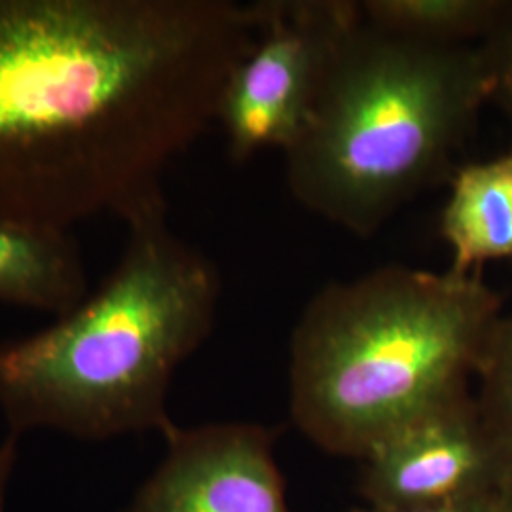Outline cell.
Here are the masks:
<instances>
[{
    "label": "cell",
    "instance_id": "obj_1",
    "mask_svg": "<svg viewBox=\"0 0 512 512\" xmlns=\"http://www.w3.org/2000/svg\"><path fill=\"white\" fill-rule=\"evenodd\" d=\"M258 21L234 0H0V220L73 234L167 207Z\"/></svg>",
    "mask_w": 512,
    "mask_h": 512
},
{
    "label": "cell",
    "instance_id": "obj_2",
    "mask_svg": "<svg viewBox=\"0 0 512 512\" xmlns=\"http://www.w3.org/2000/svg\"><path fill=\"white\" fill-rule=\"evenodd\" d=\"M126 230L122 255L93 293L50 327L0 346V412L12 437L173 429L169 387L215 329L219 268L169 226L167 207Z\"/></svg>",
    "mask_w": 512,
    "mask_h": 512
},
{
    "label": "cell",
    "instance_id": "obj_3",
    "mask_svg": "<svg viewBox=\"0 0 512 512\" xmlns=\"http://www.w3.org/2000/svg\"><path fill=\"white\" fill-rule=\"evenodd\" d=\"M503 296L480 272L387 264L311 296L289 346V410L319 450L366 454L469 389Z\"/></svg>",
    "mask_w": 512,
    "mask_h": 512
},
{
    "label": "cell",
    "instance_id": "obj_4",
    "mask_svg": "<svg viewBox=\"0 0 512 512\" xmlns=\"http://www.w3.org/2000/svg\"><path fill=\"white\" fill-rule=\"evenodd\" d=\"M490 99L482 44H429L361 14L308 124L283 152L289 194L315 217L372 238L406 203L450 183Z\"/></svg>",
    "mask_w": 512,
    "mask_h": 512
},
{
    "label": "cell",
    "instance_id": "obj_5",
    "mask_svg": "<svg viewBox=\"0 0 512 512\" xmlns=\"http://www.w3.org/2000/svg\"><path fill=\"white\" fill-rule=\"evenodd\" d=\"M258 35L217 110L230 162L287 150L310 120L334 61L361 21L357 0H258Z\"/></svg>",
    "mask_w": 512,
    "mask_h": 512
},
{
    "label": "cell",
    "instance_id": "obj_6",
    "mask_svg": "<svg viewBox=\"0 0 512 512\" xmlns=\"http://www.w3.org/2000/svg\"><path fill=\"white\" fill-rule=\"evenodd\" d=\"M509 461L467 391L404 423L361 459L366 511L497 495Z\"/></svg>",
    "mask_w": 512,
    "mask_h": 512
},
{
    "label": "cell",
    "instance_id": "obj_7",
    "mask_svg": "<svg viewBox=\"0 0 512 512\" xmlns=\"http://www.w3.org/2000/svg\"><path fill=\"white\" fill-rule=\"evenodd\" d=\"M167 452L124 512H293L275 433L217 421L164 435Z\"/></svg>",
    "mask_w": 512,
    "mask_h": 512
},
{
    "label": "cell",
    "instance_id": "obj_8",
    "mask_svg": "<svg viewBox=\"0 0 512 512\" xmlns=\"http://www.w3.org/2000/svg\"><path fill=\"white\" fill-rule=\"evenodd\" d=\"M440 236L452 251L450 270L458 274L512 258V152L456 169Z\"/></svg>",
    "mask_w": 512,
    "mask_h": 512
},
{
    "label": "cell",
    "instance_id": "obj_9",
    "mask_svg": "<svg viewBox=\"0 0 512 512\" xmlns=\"http://www.w3.org/2000/svg\"><path fill=\"white\" fill-rule=\"evenodd\" d=\"M90 294L73 234H54L0 220V302L57 317Z\"/></svg>",
    "mask_w": 512,
    "mask_h": 512
},
{
    "label": "cell",
    "instance_id": "obj_10",
    "mask_svg": "<svg viewBox=\"0 0 512 512\" xmlns=\"http://www.w3.org/2000/svg\"><path fill=\"white\" fill-rule=\"evenodd\" d=\"M363 18L403 37L463 46L488 37L505 2L495 0H363Z\"/></svg>",
    "mask_w": 512,
    "mask_h": 512
},
{
    "label": "cell",
    "instance_id": "obj_11",
    "mask_svg": "<svg viewBox=\"0 0 512 512\" xmlns=\"http://www.w3.org/2000/svg\"><path fill=\"white\" fill-rule=\"evenodd\" d=\"M478 410L507 461H512V313L501 315L476 370Z\"/></svg>",
    "mask_w": 512,
    "mask_h": 512
},
{
    "label": "cell",
    "instance_id": "obj_12",
    "mask_svg": "<svg viewBox=\"0 0 512 512\" xmlns=\"http://www.w3.org/2000/svg\"><path fill=\"white\" fill-rule=\"evenodd\" d=\"M482 46L494 74V97L503 99L512 109V2H505L501 16Z\"/></svg>",
    "mask_w": 512,
    "mask_h": 512
},
{
    "label": "cell",
    "instance_id": "obj_13",
    "mask_svg": "<svg viewBox=\"0 0 512 512\" xmlns=\"http://www.w3.org/2000/svg\"><path fill=\"white\" fill-rule=\"evenodd\" d=\"M365 512H501V507H499L497 495H486V497L461 499V501H450V503H439V505H427V507Z\"/></svg>",
    "mask_w": 512,
    "mask_h": 512
},
{
    "label": "cell",
    "instance_id": "obj_14",
    "mask_svg": "<svg viewBox=\"0 0 512 512\" xmlns=\"http://www.w3.org/2000/svg\"><path fill=\"white\" fill-rule=\"evenodd\" d=\"M16 465V437L10 435L0 446V512H6V486Z\"/></svg>",
    "mask_w": 512,
    "mask_h": 512
},
{
    "label": "cell",
    "instance_id": "obj_15",
    "mask_svg": "<svg viewBox=\"0 0 512 512\" xmlns=\"http://www.w3.org/2000/svg\"><path fill=\"white\" fill-rule=\"evenodd\" d=\"M497 501H499L501 512H512V461L501 480L499 490H497Z\"/></svg>",
    "mask_w": 512,
    "mask_h": 512
}]
</instances>
